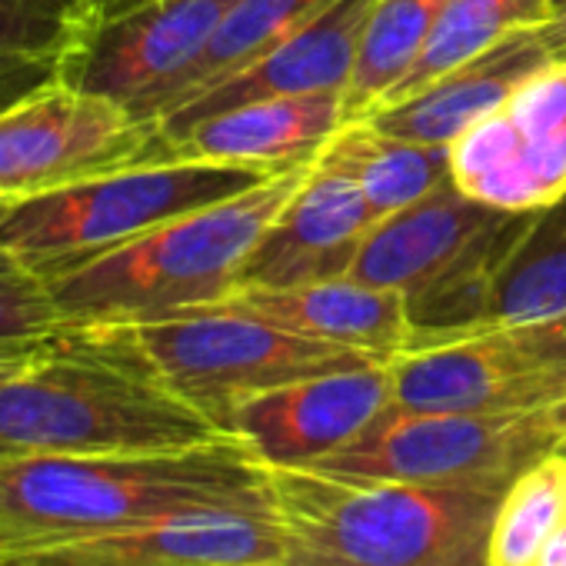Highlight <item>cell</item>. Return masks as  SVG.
Listing matches in <instances>:
<instances>
[{
  "label": "cell",
  "mask_w": 566,
  "mask_h": 566,
  "mask_svg": "<svg viewBox=\"0 0 566 566\" xmlns=\"http://www.w3.org/2000/svg\"><path fill=\"white\" fill-rule=\"evenodd\" d=\"M200 510H270V467L237 437L180 450L0 463V553Z\"/></svg>",
  "instance_id": "cell-1"
},
{
  "label": "cell",
  "mask_w": 566,
  "mask_h": 566,
  "mask_svg": "<svg viewBox=\"0 0 566 566\" xmlns=\"http://www.w3.org/2000/svg\"><path fill=\"white\" fill-rule=\"evenodd\" d=\"M230 437L167 390L124 327H64L0 384V463L180 450Z\"/></svg>",
  "instance_id": "cell-2"
},
{
  "label": "cell",
  "mask_w": 566,
  "mask_h": 566,
  "mask_svg": "<svg viewBox=\"0 0 566 566\" xmlns=\"http://www.w3.org/2000/svg\"><path fill=\"white\" fill-rule=\"evenodd\" d=\"M503 493L270 467L280 566H490Z\"/></svg>",
  "instance_id": "cell-3"
},
{
  "label": "cell",
  "mask_w": 566,
  "mask_h": 566,
  "mask_svg": "<svg viewBox=\"0 0 566 566\" xmlns=\"http://www.w3.org/2000/svg\"><path fill=\"white\" fill-rule=\"evenodd\" d=\"M311 167L174 217L107 253L44 276L64 327H127L164 321L237 291L247 256L287 207Z\"/></svg>",
  "instance_id": "cell-4"
},
{
  "label": "cell",
  "mask_w": 566,
  "mask_h": 566,
  "mask_svg": "<svg viewBox=\"0 0 566 566\" xmlns=\"http://www.w3.org/2000/svg\"><path fill=\"white\" fill-rule=\"evenodd\" d=\"M536 210H500L457 184L384 217L350 276L403 294L413 347H437L480 327L493 283Z\"/></svg>",
  "instance_id": "cell-5"
},
{
  "label": "cell",
  "mask_w": 566,
  "mask_h": 566,
  "mask_svg": "<svg viewBox=\"0 0 566 566\" xmlns=\"http://www.w3.org/2000/svg\"><path fill=\"white\" fill-rule=\"evenodd\" d=\"M266 177L273 174L240 164L154 160L51 193L0 200V253L51 276L174 217L230 200Z\"/></svg>",
  "instance_id": "cell-6"
},
{
  "label": "cell",
  "mask_w": 566,
  "mask_h": 566,
  "mask_svg": "<svg viewBox=\"0 0 566 566\" xmlns=\"http://www.w3.org/2000/svg\"><path fill=\"white\" fill-rule=\"evenodd\" d=\"M124 334L147 370L220 430L227 413L256 394L337 370L384 364L210 304L164 321L127 324Z\"/></svg>",
  "instance_id": "cell-7"
},
{
  "label": "cell",
  "mask_w": 566,
  "mask_h": 566,
  "mask_svg": "<svg viewBox=\"0 0 566 566\" xmlns=\"http://www.w3.org/2000/svg\"><path fill=\"white\" fill-rule=\"evenodd\" d=\"M566 453V407L526 413L387 410L311 470L364 480L506 490L520 473Z\"/></svg>",
  "instance_id": "cell-8"
},
{
  "label": "cell",
  "mask_w": 566,
  "mask_h": 566,
  "mask_svg": "<svg viewBox=\"0 0 566 566\" xmlns=\"http://www.w3.org/2000/svg\"><path fill=\"white\" fill-rule=\"evenodd\" d=\"M394 410L526 413L566 407V321L486 327L390 360Z\"/></svg>",
  "instance_id": "cell-9"
},
{
  "label": "cell",
  "mask_w": 566,
  "mask_h": 566,
  "mask_svg": "<svg viewBox=\"0 0 566 566\" xmlns=\"http://www.w3.org/2000/svg\"><path fill=\"white\" fill-rule=\"evenodd\" d=\"M154 160H167L157 124L64 81L0 111V200L51 193Z\"/></svg>",
  "instance_id": "cell-10"
},
{
  "label": "cell",
  "mask_w": 566,
  "mask_h": 566,
  "mask_svg": "<svg viewBox=\"0 0 566 566\" xmlns=\"http://www.w3.org/2000/svg\"><path fill=\"white\" fill-rule=\"evenodd\" d=\"M233 4L237 0H147L91 21L57 57V81L111 97L147 120L157 97L203 54Z\"/></svg>",
  "instance_id": "cell-11"
},
{
  "label": "cell",
  "mask_w": 566,
  "mask_h": 566,
  "mask_svg": "<svg viewBox=\"0 0 566 566\" xmlns=\"http://www.w3.org/2000/svg\"><path fill=\"white\" fill-rule=\"evenodd\" d=\"M453 184L500 210H543L566 193V61L533 74L500 111L450 144Z\"/></svg>",
  "instance_id": "cell-12"
},
{
  "label": "cell",
  "mask_w": 566,
  "mask_h": 566,
  "mask_svg": "<svg viewBox=\"0 0 566 566\" xmlns=\"http://www.w3.org/2000/svg\"><path fill=\"white\" fill-rule=\"evenodd\" d=\"M390 407V364H367L256 394L227 413L223 433L243 440L266 467H314Z\"/></svg>",
  "instance_id": "cell-13"
},
{
  "label": "cell",
  "mask_w": 566,
  "mask_h": 566,
  "mask_svg": "<svg viewBox=\"0 0 566 566\" xmlns=\"http://www.w3.org/2000/svg\"><path fill=\"white\" fill-rule=\"evenodd\" d=\"M270 510H200L84 539L0 553V566H280Z\"/></svg>",
  "instance_id": "cell-14"
},
{
  "label": "cell",
  "mask_w": 566,
  "mask_h": 566,
  "mask_svg": "<svg viewBox=\"0 0 566 566\" xmlns=\"http://www.w3.org/2000/svg\"><path fill=\"white\" fill-rule=\"evenodd\" d=\"M380 220L354 180L311 167L247 256L237 291H280L350 276L364 240Z\"/></svg>",
  "instance_id": "cell-15"
},
{
  "label": "cell",
  "mask_w": 566,
  "mask_h": 566,
  "mask_svg": "<svg viewBox=\"0 0 566 566\" xmlns=\"http://www.w3.org/2000/svg\"><path fill=\"white\" fill-rule=\"evenodd\" d=\"M374 8H377V0H334L324 14H317L307 28H301L287 41L270 48L260 61L220 81L217 87L197 94L193 101L180 104L167 117H160L157 130H160L164 150L197 120L240 107V104L347 91Z\"/></svg>",
  "instance_id": "cell-16"
},
{
  "label": "cell",
  "mask_w": 566,
  "mask_h": 566,
  "mask_svg": "<svg viewBox=\"0 0 566 566\" xmlns=\"http://www.w3.org/2000/svg\"><path fill=\"white\" fill-rule=\"evenodd\" d=\"M210 307L250 314L297 337L347 347L384 364L413 347V324L403 294L370 287V283H360L354 276L280 291L243 287L213 301Z\"/></svg>",
  "instance_id": "cell-17"
},
{
  "label": "cell",
  "mask_w": 566,
  "mask_h": 566,
  "mask_svg": "<svg viewBox=\"0 0 566 566\" xmlns=\"http://www.w3.org/2000/svg\"><path fill=\"white\" fill-rule=\"evenodd\" d=\"M344 124V91L253 101L197 120L167 144V157L287 174L314 167Z\"/></svg>",
  "instance_id": "cell-18"
},
{
  "label": "cell",
  "mask_w": 566,
  "mask_h": 566,
  "mask_svg": "<svg viewBox=\"0 0 566 566\" xmlns=\"http://www.w3.org/2000/svg\"><path fill=\"white\" fill-rule=\"evenodd\" d=\"M546 64H553V54L539 28L516 31L490 51L450 67L423 91L374 111L367 120L394 137L450 147L467 127L500 111Z\"/></svg>",
  "instance_id": "cell-19"
},
{
  "label": "cell",
  "mask_w": 566,
  "mask_h": 566,
  "mask_svg": "<svg viewBox=\"0 0 566 566\" xmlns=\"http://www.w3.org/2000/svg\"><path fill=\"white\" fill-rule=\"evenodd\" d=\"M314 167L354 180L380 217L453 184L450 147L394 137L367 117L347 120Z\"/></svg>",
  "instance_id": "cell-20"
},
{
  "label": "cell",
  "mask_w": 566,
  "mask_h": 566,
  "mask_svg": "<svg viewBox=\"0 0 566 566\" xmlns=\"http://www.w3.org/2000/svg\"><path fill=\"white\" fill-rule=\"evenodd\" d=\"M331 4L334 0H237L223 24L217 28V34L210 38V44L203 48V54L157 97L147 120L157 124L180 104L240 74L270 48L307 28Z\"/></svg>",
  "instance_id": "cell-21"
},
{
  "label": "cell",
  "mask_w": 566,
  "mask_h": 566,
  "mask_svg": "<svg viewBox=\"0 0 566 566\" xmlns=\"http://www.w3.org/2000/svg\"><path fill=\"white\" fill-rule=\"evenodd\" d=\"M539 321H566V193L536 210L493 283L476 331Z\"/></svg>",
  "instance_id": "cell-22"
},
{
  "label": "cell",
  "mask_w": 566,
  "mask_h": 566,
  "mask_svg": "<svg viewBox=\"0 0 566 566\" xmlns=\"http://www.w3.org/2000/svg\"><path fill=\"white\" fill-rule=\"evenodd\" d=\"M553 14H556L553 0H450V8L437 21L433 34L427 38L410 71L394 84V91L374 111L423 91L450 67L490 51L493 44L506 41L516 31L549 24Z\"/></svg>",
  "instance_id": "cell-23"
},
{
  "label": "cell",
  "mask_w": 566,
  "mask_h": 566,
  "mask_svg": "<svg viewBox=\"0 0 566 566\" xmlns=\"http://www.w3.org/2000/svg\"><path fill=\"white\" fill-rule=\"evenodd\" d=\"M450 0H377L360 41L357 67L344 91L347 120L374 114V107L410 71Z\"/></svg>",
  "instance_id": "cell-24"
},
{
  "label": "cell",
  "mask_w": 566,
  "mask_h": 566,
  "mask_svg": "<svg viewBox=\"0 0 566 566\" xmlns=\"http://www.w3.org/2000/svg\"><path fill=\"white\" fill-rule=\"evenodd\" d=\"M566 520V453L520 473L496 510L490 566H533L543 543Z\"/></svg>",
  "instance_id": "cell-25"
},
{
  "label": "cell",
  "mask_w": 566,
  "mask_h": 566,
  "mask_svg": "<svg viewBox=\"0 0 566 566\" xmlns=\"http://www.w3.org/2000/svg\"><path fill=\"white\" fill-rule=\"evenodd\" d=\"M64 331L44 276L18 260L0 263V360L41 354Z\"/></svg>",
  "instance_id": "cell-26"
},
{
  "label": "cell",
  "mask_w": 566,
  "mask_h": 566,
  "mask_svg": "<svg viewBox=\"0 0 566 566\" xmlns=\"http://www.w3.org/2000/svg\"><path fill=\"white\" fill-rule=\"evenodd\" d=\"M87 24V0H0V57H61Z\"/></svg>",
  "instance_id": "cell-27"
},
{
  "label": "cell",
  "mask_w": 566,
  "mask_h": 566,
  "mask_svg": "<svg viewBox=\"0 0 566 566\" xmlns=\"http://www.w3.org/2000/svg\"><path fill=\"white\" fill-rule=\"evenodd\" d=\"M57 81V57H0V111Z\"/></svg>",
  "instance_id": "cell-28"
},
{
  "label": "cell",
  "mask_w": 566,
  "mask_h": 566,
  "mask_svg": "<svg viewBox=\"0 0 566 566\" xmlns=\"http://www.w3.org/2000/svg\"><path fill=\"white\" fill-rule=\"evenodd\" d=\"M539 34H543V41H546V48H549L553 61H566V4H559V8H556L553 21H549V24H543V28H539Z\"/></svg>",
  "instance_id": "cell-29"
},
{
  "label": "cell",
  "mask_w": 566,
  "mask_h": 566,
  "mask_svg": "<svg viewBox=\"0 0 566 566\" xmlns=\"http://www.w3.org/2000/svg\"><path fill=\"white\" fill-rule=\"evenodd\" d=\"M533 566H566V520L553 530V536L543 543Z\"/></svg>",
  "instance_id": "cell-30"
},
{
  "label": "cell",
  "mask_w": 566,
  "mask_h": 566,
  "mask_svg": "<svg viewBox=\"0 0 566 566\" xmlns=\"http://www.w3.org/2000/svg\"><path fill=\"white\" fill-rule=\"evenodd\" d=\"M147 0H87L91 8V21H104V18H114V14H124L130 8H140Z\"/></svg>",
  "instance_id": "cell-31"
},
{
  "label": "cell",
  "mask_w": 566,
  "mask_h": 566,
  "mask_svg": "<svg viewBox=\"0 0 566 566\" xmlns=\"http://www.w3.org/2000/svg\"><path fill=\"white\" fill-rule=\"evenodd\" d=\"M34 357H38V354H34ZM28 360H31V357H21V360H0V384H4L8 377H14Z\"/></svg>",
  "instance_id": "cell-32"
},
{
  "label": "cell",
  "mask_w": 566,
  "mask_h": 566,
  "mask_svg": "<svg viewBox=\"0 0 566 566\" xmlns=\"http://www.w3.org/2000/svg\"><path fill=\"white\" fill-rule=\"evenodd\" d=\"M4 260H11V256H8V253H0V263H4Z\"/></svg>",
  "instance_id": "cell-33"
},
{
  "label": "cell",
  "mask_w": 566,
  "mask_h": 566,
  "mask_svg": "<svg viewBox=\"0 0 566 566\" xmlns=\"http://www.w3.org/2000/svg\"><path fill=\"white\" fill-rule=\"evenodd\" d=\"M553 4H556V8H559V4H566V0H553Z\"/></svg>",
  "instance_id": "cell-34"
}]
</instances>
